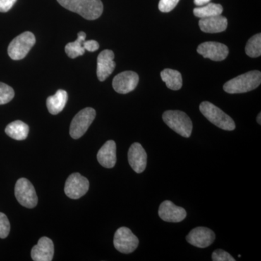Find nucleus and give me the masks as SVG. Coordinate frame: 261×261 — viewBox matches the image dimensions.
Returning a JSON list of instances; mask_svg holds the SVG:
<instances>
[{
    "instance_id": "nucleus-5",
    "label": "nucleus",
    "mask_w": 261,
    "mask_h": 261,
    "mask_svg": "<svg viewBox=\"0 0 261 261\" xmlns=\"http://www.w3.org/2000/svg\"><path fill=\"white\" fill-rule=\"evenodd\" d=\"M36 38L30 32H25L15 38L8 47L10 58L14 61L23 59L35 44Z\"/></svg>"
},
{
    "instance_id": "nucleus-1",
    "label": "nucleus",
    "mask_w": 261,
    "mask_h": 261,
    "mask_svg": "<svg viewBox=\"0 0 261 261\" xmlns=\"http://www.w3.org/2000/svg\"><path fill=\"white\" fill-rule=\"evenodd\" d=\"M65 9L80 15L89 20H96L102 14L101 0H57Z\"/></svg>"
},
{
    "instance_id": "nucleus-4",
    "label": "nucleus",
    "mask_w": 261,
    "mask_h": 261,
    "mask_svg": "<svg viewBox=\"0 0 261 261\" xmlns=\"http://www.w3.org/2000/svg\"><path fill=\"white\" fill-rule=\"evenodd\" d=\"M163 121L175 132L189 138L192 132V122L186 113L180 111H167L163 115Z\"/></svg>"
},
{
    "instance_id": "nucleus-26",
    "label": "nucleus",
    "mask_w": 261,
    "mask_h": 261,
    "mask_svg": "<svg viewBox=\"0 0 261 261\" xmlns=\"http://www.w3.org/2000/svg\"><path fill=\"white\" fill-rule=\"evenodd\" d=\"M10 231V224L9 220L6 215L0 213V238H8Z\"/></svg>"
},
{
    "instance_id": "nucleus-11",
    "label": "nucleus",
    "mask_w": 261,
    "mask_h": 261,
    "mask_svg": "<svg viewBox=\"0 0 261 261\" xmlns=\"http://www.w3.org/2000/svg\"><path fill=\"white\" fill-rule=\"evenodd\" d=\"M197 53L214 61H222L227 58L228 49L227 46L219 42H206L198 46Z\"/></svg>"
},
{
    "instance_id": "nucleus-31",
    "label": "nucleus",
    "mask_w": 261,
    "mask_h": 261,
    "mask_svg": "<svg viewBox=\"0 0 261 261\" xmlns=\"http://www.w3.org/2000/svg\"><path fill=\"white\" fill-rule=\"evenodd\" d=\"M210 2L211 0H195L194 3H195V4L197 5V6H203V5L207 4V3H210Z\"/></svg>"
},
{
    "instance_id": "nucleus-3",
    "label": "nucleus",
    "mask_w": 261,
    "mask_h": 261,
    "mask_svg": "<svg viewBox=\"0 0 261 261\" xmlns=\"http://www.w3.org/2000/svg\"><path fill=\"white\" fill-rule=\"evenodd\" d=\"M200 111L209 121L221 129L233 130L236 128L232 118L210 102L201 103Z\"/></svg>"
},
{
    "instance_id": "nucleus-17",
    "label": "nucleus",
    "mask_w": 261,
    "mask_h": 261,
    "mask_svg": "<svg viewBox=\"0 0 261 261\" xmlns=\"http://www.w3.org/2000/svg\"><path fill=\"white\" fill-rule=\"evenodd\" d=\"M97 158L98 162L103 167H114L117 161L116 142L113 140L107 141L98 151Z\"/></svg>"
},
{
    "instance_id": "nucleus-32",
    "label": "nucleus",
    "mask_w": 261,
    "mask_h": 261,
    "mask_svg": "<svg viewBox=\"0 0 261 261\" xmlns=\"http://www.w3.org/2000/svg\"><path fill=\"white\" fill-rule=\"evenodd\" d=\"M261 113H259L258 114V116H257V123H259V124H261V120H260V118H261Z\"/></svg>"
},
{
    "instance_id": "nucleus-8",
    "label": "nucleus",
    "mask_w": 261,
    "mask_h": 261,
    "mask_svg": "<svg viewBox=\"0 0 261 261\" xmlns=\"http://www.w3.org/2000/svg\"><path fill=\"white\" fill-rule=\"evenodd\" d=\"M115 248L121 253L129 254L139 245V240L129 228L121 227L117 229L113 240Z\"/></svg>"
},
{
    "instance_id": "nucleus-27",
    "label": "nucleus",
    "mask_w": 261,
    "mask_h": 261,
    "mask_svg": "<svg viewBox=\"0 0 261 261\" xmlns=\"http://www.w3.org/2000/svg\"><path fill=\"white\" fill-rule=\"evenodd\" d=\"M179 0H160L159 8L162 13H169L176 8Z\"/></svg>"
},
{
    "instance_id": "nucleus-2",
    "label": "nucleus",
    "mask_w": 261,
    "mask_h": 261,
    "mask_svg": "<svg viewBox=\"0 0 261 261\" xmlns=\"http://www.w3.org/2000/svg\"><path fill=\"white\" fill-rule=\"evenodd\" d=\"M260 83V72L252 70L228 81L224 85V90L228 94L245 93L256 89Z\"/></svg>"
},
{
    "instance_id": "nucleus-10",
    "label": "nucleus",
    "mask_w": 261,
    "mask_h": 261,
    "mask_svg": "<svg viewBox=\"0 0 261 261\" xmlns=\"http://www.w3.org/2000/svg\"><path fill=\"white\" fill-rule=\"evenodd\" d=\"M139 75L134 71H123L116 75L113 80V87L119 94H127L135 90L139 83Z\"/></svg>"
},
{
    "instance_id": "nucleus-25",
    "label": "nucleus",
    "mask_w": 261,
    "mask_h": 261,
    "mask_svg": "<svg viewBox=\"0 0 261 261\" xmlns=\"http://www.w3.org/2000/svg\"><path fill=\"white\" fill-rule=\"evenodd\" d=\"M15 97V92L8 84L0 82V105L10 102Z\"/></svg>"
},
{
    "instance_id": "nucleus-16",
    "label": "nucleus",
    "mask_w": 261,
    "mask_h": 261,
    "mask_svg": "<svg viewBox=\"0 0 261 261\" xmlns=\"http://www.w3.org/2000/svg\"><path fill=\"white\" fill-rule=\"evenodd\" d=\"M54 252V244L51 239L43 237L39 239L37 245L33 247L31 255L34 261H51Z\"/></svg>"
},
{
    "instance_id": "nucleus-21",
    "label": "nucleus",
    "mask_w": 261,
    "mask_h": 261,
    "mask_svg": "<svg viewBox=\"0 0 261 261\" xmlns=\"http://www.w3.org/2000/svg\"><path fill=\"white\" fill-rule=\"evenodd\" d=\"M161 79L166 83L168 89L179 90L182 87V76L178 70L166 68L161 72Z\"/></svg>"
},
{
    "instance_id": "nucleus-9",
    "label": "nucleus",
    "mask_w": 261,
    "mask_h": 261,
    "mask_svg": "<svg viewBox=\"0 0 261 261\" xmlns=\"http://www.w3.org/2000/svg\"><path fill=\"white\" fill-rule=\"evenodd\" d=\"M89 188V180L82 176L80 173H74L67 178L64 191L65 195L69 198L77 200L86 195Z\"/></svg>"
},
{
    "instance_id": "nucleus-14",
    "label": "nucleus",
    "mask_w": 261,
    "mask_h": 261,
    "mask_svg": "<svg viewBox=\"0 0 261 261\" xmlns=\"http://www.w3.org/2000/svg\"><path fill=\"white\" fill-rule=\"evenodd\" d=\"M114 53L110 49H106L99 53L97 58V75L98 80L104 82L110 75L112 74L116 68L114 61Z\"/></svg>"
},
{
    "instance_id": "nucleus-24",
    "label": "nucleus",
    "mask_w": 261,
    "mask_h": 261,
    "mask_svg": "<svg viewBox=\"0 0 261 261\" xmlns=\"http://www.w3.org/2000/svg\"><path fill=\"white\" fill-rule=\"evenodd\" d=\"M245 53L250 58H258L261 55V34H257L249 39Z\"/></svg>"
},
{
    "instance_id": "nucleus-6",
    "label": "nucleus",
    "mask_w": 261,
    "mask_h": 261,
    "mask_svg": "<svg viewBox=\"0 0 261 261\" xmlns=\"http://www.w3.org/2000/svg\"><path fill=\"white\" fill-rule=\"evenodd\" d=\"M96 117L95 110L86 108L82 110L72 120L70 126V135L74 140L83 137Z\"/></svg>"
},
{
    "instance_id": "nucleus-28",
    "label": "nucleus",
    "mask_w": 261,
    "mask_h": 261,
    "mask_svg": "<svg viewBox=\"0 0 261 261\" xmlns=\"http://www.w3.org/2000/svg\"><path fill=\"white\" fill-rule=\"evenodd\" d=\"M212 260L214 261H235L228 252L224 251V250L218 249L215 250L212 254Z\"/></svg>"
},
{
    "instance_id": "nucleus-18",
    "label": "nucleus",
    "mask_w": 261,
    "mask_h": 261,
    "mask_svg": "<svg viewBox=\"0 0 261 261\" xmlns=\"http://www.w3.org/2000/svg\"><path fill=\"white\" fill-rule=\"evenodd\" d=\"M228 20L226 17L221 15L209 18H200L199 27L201 31L209 34L224 32L227 28Z\"/></svg>"
},
{
    "instance_id": "nucleus-12",
    "label": "nucleus",
    "mask_w": 261,
    "mask_h": 261,
    "mask_svg": "<svg viewBox=\"0 0 261 261\" xmlns=\"http://www.w3.org/2000/svg\"><path fill=\"white\" fill-rule=\"evenodd\" d=\"M216 234L210 228L197 227L193 228L187 236V241L193 246L205 248L214 243Z\"/></svg>"
},
{
    "instance_id": "nucleus-13",
    "label": "nucleus",
    "mask_w": 261,
    "mask_h": 261,
    "mask_svg": "<svg viewBox=\"0 0 261 261\" xmlns=\"http://www.w3.org/2000/svg\"><path fill=\"white\" fill-rule=\"evenodd\" d=\"M159 215L163 221L171 223L181 222L187 217L185 209L178 207L169 200H165L161 204Z\"/></svg>"
},
{
    "instance_id": "nucleus-29",
    "label": "nucleus",
    "mask_w": 261,
    "mask_h": 261,
    "mask_svg": "<svg viewBox=\"0 0 261 261\" xmlns=\"http://www.w3.org/2000/svg\"><path fill=\"white\" fill-rule=\"evenodd\" d=\"M16 2L17 0H0V12L7 13L9 11Z\"/></svg>"
},
{
    "instance_id": "nucleus-30",
    "label": "nucleus",
    "mask_w": 261,
    "mask_h": 261,
    "mask_svg": "<svg viewBox=\"0 0 261 261\" xmlns=\"http://www.w3.org/2000/svg\"><path fill=\"white\" fill-rule=\"evenodd\" d=\"M83 47L85 50L89 51H97L99 48V43L95 40L84 41L83 42Z\"/></svg>"
},
{
    "instance_id": "nucleus-20",
    "label": "nucleus",
    "mask_w": 261,
    "mask_h": 261,
    "mask_svg": "<svg viewBox=\"0 0 261 261\" xmlns=\"http://www.w3.org/2000/svg\"><path fill=\"white\" fill-rule=\"evenodd\" d=\"M29 127L21 121L12 122L5 128V133L13 140H25L28 137Z\"/></svg>"
},
{
    "instance_id": "nucleus-23",
    "label": "nucleus",
    "mask_w": 261,
    "mask_h": 261,
    "mask_svg": "<svg viewBox=\"0 0 261 261\" xmlns=\"http://www.w3.org/2000/svg\"><path fill=\"white\" fill-rule=\"evenodd\" d=\"M223 7L219 4L207 3L200 8H196L193 10L194 15L197 18H205L209 17L221 15L223 13Z\"/></svg>"
},
{
    "instance_id": "nucleus-19",
    "label": "nucleus",
    "mask_w": 261,
    "mask_h": 261,
    "mask_svg": "<svg viewBox=\"0 0 261 261\" xmlns=\"http://www.w3.org/2000/svg\"><path fill=\"white\" fill-rule=\"evenodd\" d=\"M68 98V93L63 89H59L54 95L49 96L47 99V107L49 112L53 115L61 113L64 109Z\"/></svg>"
},
{
    "instance_id": "nucleus-15",
    "label": "nucleus",
    "mask_w": 261,
    "mask_h": 261,
    "mask_svg": "<svg viewBox=\"0 0 261 261\" xmlns=\"http://www.w3.org/2000/svg\"><path fill=\"white\" fill-rule=\"evenodd\" d=\"M128 160L130 167L136 173H142L147 167V153L138 142H135L130 146L128 149Z\"/></svg>"
},
{
    "instance_id": "nucleus-22",
    "label": "nucleus",
    "mask_w": 261,
    "mask_h": 261,
    "mask_svg": "<svg viewBox=\"0 0 261 261\" xmlns=\"http://www.w3.org/2000/svg\"><path fill=\"white\" fill-rule=\"evenodd\" d=\"M85 33L80 32L78 34V38L73 42H70L67 44L65 47V51L67 56L72 59L83 56L85 53V49L83 47V42L86 40Z\"/></svg>"
},
{
    "instance_id": "nucleus-7",
    "label": "nucleus",
    "mask_w": 261,
    "mask_h": 261,
    "mask_svg": "<svg viewBox=\"0 0 261 261\" xmlns=\"http://www.w3.org/2000/svg\"><path fill=\"white\" fill-rule=\"evenodd\" d=\"M15 195L19 203L27 208H34L38 203L34 187L27 178H19L15 184Z\"/></svg>"
}]
</instances>
